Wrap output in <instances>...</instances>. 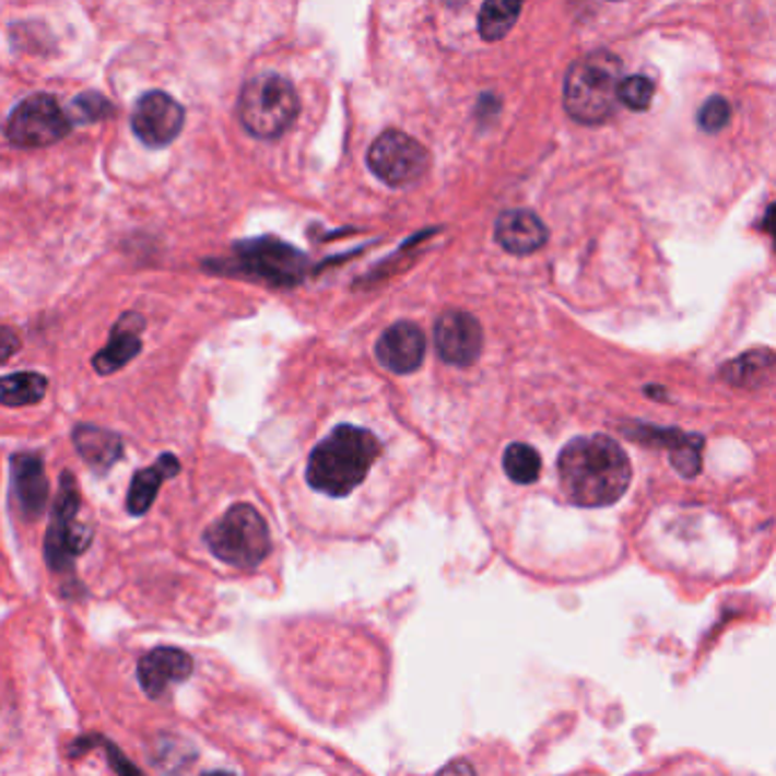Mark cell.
<instances>
[{
	"label": "cell",
	"mask_w": 776,
	"mask_h": 776,
	"mask_svg": "<svg viewBox=\"0 0 776 776\" xmlns=\"http://www.w3.org/2000/svg\"><path fill=\"white\" fill-rule=\"evenodd\" d=\"M437 776H477V772L467 761L460 759V761H451L449 765L442 767Z\"/></svg>",
	"instance_id": "83f0119b"
},
{
	"label": "cell",
	"mask_w": 776,
	"mask_h": 776,
	"mask_svg": "<svg viewBox=\"0 0 776 776\" xmlns=\"http://www.w3.org/2000/svg\"><path fill=\"white\" fill-rule=\"evenodd\" d=\"M774 363H776V353H772L769 349L746 351L744 355L731 360V363L722 369V378L740 387L759 385L763 376L774 367Z\"/></svg>",
	"instance_id": "d6986e66"
},
{
	"label": "cell",
	"mask_w": 776,
	"mask_h": 776,
	"mask_svg": "<svg viewBox=\"0 0 776 776\" xmlns=\"http://www.w3.org/2000/svg\"><path fill=\"white\" fill-rule=\"evenodd\" d=\"M308 269L310 262L298 248L269 235L237 242L233 256L226 262H216V271H228L269 287H296L306 281Z\"/></svg>",
	"instance_id": "277c9868"
},
{
	"label": "cell",
	"mask_w": 776,
	"mask_h": 776,
	"mask_svg": "<svg viewBox=\"0 0 776 776\" xmlns=\"http://www.w3.org/2000/svg\"><path fill=\"white\" fill-rule=\"evenodd\" d=\"M622 60L611 50H595L576 60L565 78V109L578 124H601L615 115L624 82Z\"/></svg>",
	"instance_id": "3957f363"
},
{
	"label": "cell",
	"mask_w": 776,
	"mask_h": 776,
	"mask_svg": "<svg viewBox=\"0 0 776 776\" xmlns=\"http://www.w3.org/2000/svg\"><path fill=\"white\" fill-rule=\"evenodd\" d=\"M521 5L519 3H508V0H492L485 3L479 14V33L485 42H498L504 39L515 21L519 19Z\"/></svg>",
	"instance_id": "44dd1931"
},
{
	"label": "cell",
	"mask_w": 776,
	"mask_h": 776,
	"mask_svg": "<svg viewBox=\"0 0 776 776\" xmlns=\"http://www.w3.org/2000/svg\"><path fill=\"white\" fill-rule=\"evenodd\" d=\"M0 399L8 408H16V405H31V403H39L48 390V380L42 374L35 372H19V374H10L3 380H0Z\"/></svg>",
	"instance_id": "ffe728a7"
},
{
	"label": "cell",
	"mask_w": 776,
	"mask_h": 776,
	"mask_svg": "<svg viewBox=\"0 0 776 776\" xmlns=\"http://www.w3.org/2000/svg\"><path fill=\"white\" fill-rule=\"evenodd\" d=\"M142 330H144V319L140 315H124L117 326L113 328V336H109V342L105 344V349H101L92 365L101 376L115 374L119 369H124L130 360H134L137 355L142 353Z\"/></svg>",
	"instance_id": "2e32d148"
},
{
	"label": "cell",
	"mask_w": 776,
	"mask_h": 776,
	"mask_svg": "<svg viewBox=\"0 0 776 776\" xmlns=\"http://www.w3.org/2000/svg\"><path fill=\"white\" fill-rule=\"evenodd\" d=\"M205 544L219 561L239 569L258 567L271 553L264 517L248 504H237L205 531Z\"/></svg>",
	"instance_id": "8992f818"
},
{
	"label": "cell",
	"mask_w": 776,
	"mask_h": 776,
	"mask_svg": "<svg viewBox=\"0 0 776 776\" xmlns=\"http://www.w3.org/2000/svg\"><path fill=\"white\" fill-rule=\"evenodd\" d=\"M504 469L510 481L519 485H531L540 479L542 460L533 447L524 445V442H515L504 454Z\"/></svg>",
	"instance_id": "7402d4cb"
},
{
	"label": "cell",
	"mask_w": 776,
	"mask_h": 776,
	"mask_svg": "<svg viewBox=\"0 0 776 776\" xmlns=\"http://www.w3.org/2000/svg\"><path fill=\"white\" fill-rule=\"evenodd\" d=\"M178 471H180V462L174 454H162L155 460V465H151L149 469L137 471L132 483H130V490H128V498H126L128 513L134 517L146 515L155 502L160 485L166 479H174Z\"/></svg>",
	"instance_id": "e0dca14e"
},
{
	"label": "cell",
	"mask_w": 776,
	"mask_h": 776,
	"mask_svg": "<svg viewBox=\"0 0 776 776\" xmlns=\"http://www.w3.org/2000/svg\"><path fill=\"white\" fill-rule=\"evenodd\" d=\"M12 483L19 498V508L25 519L42 517L48 504V479L44 460L37 454L12 456Z\"/></svg>",
	"instance_id": "5bb4252c"
},
{
	"label": "cell",
	"mask_w": 776,
	"mask_h": 776,
	"mask_svg": "<svg viewBox=\"0 0 776 776\" xmlns=\"http://www.w3.org/2000/svg\"><path fill=\"white\" fill-rule=\"evenodd\" d=\"M96 742L103 746L105 754H107V763L113 765V769H115L119 776H144V774L140 772V767H137L134 763H130L128 756H124V754L117 750V744L107 742L105 738H101V740H96Z\"/></svg>",
	"instance_id": "4316f807"
},
{
	"label": "cell",
	"mask_w": 776,
	"mask_h": 776,
	"mask_svg": "<svg viewBox=\"0 0 776 776\" xmlns=\"http://www.w3.org/2000/svg\"><path fill=\"white\" fill-rule=\"evenodd\" d=\"M193 660L176 647H157L149 651L137 665V679L151 699L164 695L172 683H183L191 677Z\"/></svg>",
	"instance_id": "4fadbf2b"
},
{
	"label": "cell",
	"mask_w": 776,
	"mask_h": 776,
	"mask_svg": "<svg viewBox=\"0 0 776 776\" xmlns=\"http://www.w3.org/2000/svg\"><path fill=\"white\" fill-rule=\"evenodd\" d=\"M71 132V117L50 94L23 98L8 119L5 134L16 149H44L64 140Z\"/></svg>",
	"instance_id": "ba28073f"
},
{
	"label": "cell",
	"mask_w": 776,
	"mask_h": 776,
	"mask_svg": "<svg viewBox=\"0 0 776 776\" xmlns=\"http://www.w3.org/2000/svg\"><path fill=\"white\" fill-rule=\"evenodd\" d=\"M559 474L572 504L603 508L628 490L631 462L613 437H576L559 458Z\"/></svg>",
	"instance_id": "6da1fadb"
},
{
	"label": "cell",
	"mask_w": 776,
	"mask_h": 776,
	"mask_svg": "<svg viewBox=\"0 0 776 776\" xmlns=\"http://www.w3.org/2000/svg\"><path fill=\"white\" fill-rule=\"evenodd\" d=\"M132 132L151 149L172 144L185 126V107L169 94L149 92L132 109Z\"/></svg>",
	"instance_id": "30bf717a"
},
{
	"label": "cell",
	"mask_w": 776,
	"mask_h": 776,
	"mask_svg": "<svg viewBox=\"0 0 776 776\" xmlns=\"http://www.w3.org/2000/svg\"><path fill=\"white\" fill-rule=\"evenodd\" d=\"M71 109H73L71 115L75 117V121H82V124L101 121V119H107V117L115 115V105L109 103L107 98H103L101 94H96V92L80 94L71 103Z\"/></svg>",
	"instance_id": "603a6c76"
},
{
	"label": "cell",
	"mask_w": 776,
	"mask_h": 776,
	"mask_svg": "<svg viewBox=\"0 0 776 776\" xmlns=\"http://www.w3.org/2000/svg\"><path fill=\"white\" fill-rule=\"evenodd\" d=\"M654 101V82L645 75L624 78L620 90V103L628 105L635 113H645Z\"/></svg>",
	"instance_id": "cb8c5ba5"
},
{
	"label": "cell",
	"mask_w": 776,
	"mask_h": 776,
	"mask_svg": "<svg viewBox=\"0 0 776 776\" xmlns=\"http://www.w3.org/2000/svg\"><path fill=\"white\" fill-rule=\"evenodd\" d=\"M372 174L390 187H410L428 172V151L401 130H385L367 153Z\"/></svg>",
	"instance_id": "9c48e42d"
},
{
	"label": "cell",
	"mask_w": 776,
	"mask_h": 776,
	"mask_svg": "<svg viewBox=\"0 0 776 776\" xmlns=\"http://www.w3.org/2000/svg\"><path fill=\"white\" fill-rule=\"evenodd\" d=\"M301 109L292 82L279 73H260L244 85L237 101V117L246 132L258 140H279L285 134Z\"/></svg>",
	"instance_id": "5b68a950"
},
{
	"label": "cell",
	"mask_w": 776,
	"mask_h": 776,
	"mask_svg": "<svg viewBox=\"0 0 776 776\" xmlns=\"http://www.w3.org/2000/svg\"><path fill=\"white\" fill-rule=\"evenodd\" d=\"M763 228L769 233V237H772V242H774V248H776V203H772V205L767 208V214H765V219H763Z\"/></svg>",
	"instance_id": "f1b7e54d"
},
{
	"label": "cell",
	"mask_w": 776,
	"mask_h": 776,
	"mask_svg": "<svg viewBox=\"0 0 776 776\" xmlns=\"http://www.w3.org/2000/svg\"><path fill=\"white\" fill-rule=\"evenodd\" d=\"M203 776H233V774L231 772H208Z\"/></svg>",
	"instance_id": "4dcf8cb0"
},
{
	"label": "cell",
	"mask_w": 776,
	"mask_h": 776,
	"mask_svg": "<svg viewBox=\"0 0 776 776\" xmlns=\"http://www.w3.org/2000/svg\"><path fill=\"white\" fill-rule=\"evenodd\" d=\"M494 237L506 248L508 254L515 256H529L536 254L538 248L546 244V226L542 219L531 210H508L496 219Z\"/></svg>",
	"instance_id": "9a60e30c"
},
{
	"label": "cell",
	"mask_w": 776,
	"mask_h": 776,
	"mask_svg": "<svg viewBox=\"0 0 776 776\" xmlns=\"http://www.w3.org/2000/svg\"><path fill=\"white\" fill-rule=\"evenodd\" d=\"M380 451L372 431L342 424L313 449L306 467L308 485L328 496H346L365 483Z\"/></svg>",
	"instance_id": "7a4b0ae2"
},
{
	"label": "cell",
	"mask_w": 776,
	"mask_h": 776,
	"mask_svg": "<svg viewBox=\"0 0 776 776\" xmlns=\"http://www.w3.org/2000/svg\"><path fill=\"white\" fill-rule=\"evenodd\" d=\"M426 355V338L418 324L399 321L387 328L378 338L376 357L392 374L418 372Z\"/></svg>",
	"instance_id": "7c38bea8"
},
{
	"label": "cell",
	"mask_w": 776,
	"mask_h": 776,
	"mask_svg": "<svg viewBox=\"0 0 776 776\" xmlns=\"http://www.w3.org/2000/svg\"><path fill=\"white\" fill-rule=\"evenodd\" d=\"M3 360H8L12 353H14V349H16V340L12 338V330L10 328H3Z\"/></svg>",
	"instance_id": "f546056e"
},
{
	"label": "cell",
	"mask_w": 776,
	"mask_h": 776,
	"mask_svg": "<svg viewBox=\"0 0 776 776\" xmlns=\"http://www.w3.org/2000/svg\"><path fill=\"white\" fill-rule=\"evenodd\" d=\"M80 490L71 471L60 477L58 498H55L50 526L46 533V563L52 572H71L78 553L92 542V533L78 524Z\"/></svg>",
	"instance_id": "52a82bcc"
},
{
	"label": "cell",
	"mask_w": 776,
	"mask_h": 776,
	"mask_svg": "<svg viewBox=\"0 0 776 776\" xmlns=\"http://www.w3.org/2000/svg\"><path fill=\"white\" fill-rule=\"evenodd\" d=\"M435 346L445 363L469 367L483 351V328L474 315L447 310L435 321Z\"/></svg>",
	"instance_id": "8fae6325"
},
{
	"label": "cell",
	"mask_w": 776,
	"mask_h": 776,
	"mask_svg": "<svg viewBox=\"0 0 776 776\" xmlns=\"http://www.w3.org/2000/svg\"><path fill=\"white\" fill-rule=\"evenodd\" d=\"M697 121L704 132H719L731 121V103L725 96H710L702 105Z\"/></svg>",
	"instance_id": "484cf974"
},
{
	"label": "cell",
	"mask_w": 776,
	"mask_h": 776,
	"mask_svg": "<svg viewBox=\"0 0 776 776\" xmlns=\"http://www.w3.org/2000/svg\"><path fill=\"white\" fill-rule=\"evenodd\" d=\"M73 445L90 467L96 471H107L124 456V442L117 433H109L96 426H78L73 431Z\"/></svg>",
	"instance_id": "ac0fdd59"
},
{
	"label": "cell",
	"mask_w": 776,
	"mask_h": 776,
	"mask_svg": "<svg viewBox=\"0 0 776 776\" xmlns=\"http://www.w3.org/2000/svg\"><path fill=\"white\" fill-rule=\"evenodd\" d=\"M702 447H704V437L692 435L681 449H677L674 454H670L674 469L679 471L681 477H697L702 471Z\"/></svg>",
	"instance_id": "d4e9b609"
}]
</instances>
